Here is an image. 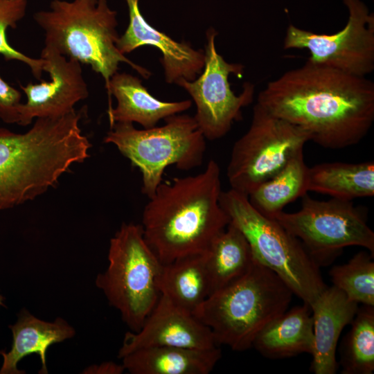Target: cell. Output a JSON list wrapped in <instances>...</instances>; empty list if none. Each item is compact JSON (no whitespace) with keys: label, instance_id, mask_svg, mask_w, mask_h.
I'll return each mask as SVG.
<instances>
[{"label":"cell","instance_id":"6da1fadb","mask_svg":"<svg viewBox=\"0 0 374 374\" xmlns=\"http://www.w3.org/2000/svg\"><path fill=\"white\" fill-rule=\"evenodd\" d=\"M256 103L327 149L359 143L374 122L373 81L308 60L269 82Z\"/></svg>","mask_w":374,"mask_h":374},{"label":"cell","instance_id":"7a4b0ae2","mask_svg":"<svg viewBox=\"0 0 374 374\" xmlns=\"http://www.w3.org/2000/svg\"><path fill=\"white\" fill-rule=\"evenodd\" d=\"M220 176L211 159L200 173L162 181L148 198L141 225L162 264L206 251L229 224L220 204Z\"/></svg>","mask_w":374,"mask_h":374},{"label":"cell","instance_id":"3957f363","mask_svg":"<svg viewBox=\"0 0 374 374\" xmlns=\"http://www.w3.org/2000/svg\"><path fill=\"white\" fill-rule=\"evenodd\" d=\"M82 111L36 118L24 134L0 128V210L34 199L58 181L75 163L89 157L82 133Z\"/></svg>","mask_w":374,"mask_h":374},{"label":"cell","instance_id":"277c9868","mask_svg":"<svg viewBox=\"0 0 374 374\" xmlns=\"http://www.w3.org/2000/svg\"><path fill=\"white\" fill-rule=\"evenodd\" d=\"M33 18L44 32V46L90 66L103 78L106 89L121 62L145 78L151 75L117 48V12L107 0H53L48 10L36 12Z\"/></svg>","mask_w":374,"mask_h":374},{"label":"cell","instance_id":"5b68a950","mask_svg":"<svg viewBox=\"0 0 374 374\" xmlns=\"http://www.w3.org/2000/svg\"><path fill=\"white\" fill-rule=\"evenodd\" d=\"M293 292L273 271L255 261L242 277L211 294L193 314L217 345L244 351L258 333L285 312Z\"/></svg>","mask_w":374,"mask_h":374},{"label":"cell","instance_id":"8992f818","mask_svg":"<svg viewBox=\"0 0 374 374\" xmlns=\"http://www.w3.org/2000/svg\"><path fill=\"white\" fill-rule=\"evenodd\" d=\"M220 204L229 222L245 237L255 261L276 274L310 305L327 285L302 242L276 220L258 212L244 194L222 190Z\"/></svg>","mask_w":374,"mask_h":374},{"label":"cell","instance_id":"52a82bcc","mask_svg":"<svg viewBox=\"0 0 374 374\" xmlns=\"http://www.w3.org/2000/svg\"><path fill=\"white\" fill-rule=\"evenodd\" d=\"M108 266L96 285L132 332L139 331L160 295L163 267L145 241L141 224H123L111 238Z\"/></svg>","mask_w":374,"mask_h":374},{"label":"cell","instance_id":"ba28073f","mask_svg":"<svg viewBox=\"0 0 374 374\" xmlns=\"http://www.w3.org/2000/svg\"><path fill=\"white\" fill-rule=\"evenodd\" d=\"M165 124L136 129L131 123H116L104 139L114 145L142 176L141 192L151 197L163 181L165 169L175 166L188 171L202 165L206 139L193 116L177 114Z\"/></svg>","mask_w":374,"mask_h":374},{"label":"cell","instance_id":"9c48e42d","mask_svg":"<svg viewBox=\"0 0 374 374\" xmlns=\"http://www.w3.org/2000/svg\"><path fill=\"white\" fill-rule=\"evenodd\" d=\"M274 219L302 242L319 267L331 264L346 247H362L374 254V232L353 201H319L307 193L299 211H283Z\"/></svg>","mask_w":374,"mask_h":374},{"label":"cell","instance_id":"30bf717a","mask_svg":"<svg viewBox=\"0 0 374 374\" xmlns=\"http://www.w3.org/2000/svg\"><path fill=\"white\" fill-rule=\"evenodd\" d=\"M309 141L303 130L274 116L256 103L248 130L232 148L226 168L231 188L249 196Z\"/></svg>","mask_w":374,"mask_h":374},{"label":"cell","instance_id":"8fae6325","mask_svg":"<svg viewBox=\"0 0 374 374\" xmlns=\"http://www.w3.org/2000/svg\"><path fill=\"white\" fill-rule=\"evenodd\" d=\"M217 34L212 27L206 30L204 66L199 76L192 81L181 79L176 83L191 96L196 106L193 117L205 139L211 141L224 136L233 123L242 118V109L253 102L255 93V85L249 82L244 83L238 95L231 90L230 74L241 77L244 66L226 62L217 53Z\"/></svg>","mask_w":374,"mask_h":374},{"label":"cell","instance_id":"7c38bea8","mask_svg":"<svg viewBox=\"0 0 374 374\" xmlns=\"http://www.w3.org/2000/svg\"><path fill=\"white\" fill-rule=\"evenodd\" d=\"M342 1L348 18L341 30L320 34L290 24L283 48L307 49L312 62L366 77L374 71V15L361 0Z\"/></svg>","mask_w":374,"mask_h":374},{"label":"cell","instance_id":"4fadbf2b","mask_svg":"<svg viewBox=\"0 0 374 374\" xmlns=\"http://www.w3.org/2000/svg\"><path fill=\"white\" fill-rule=\"evenodd\" d=\"M40 57L45 60L44 71L49 73L50 80L20 85L27 98L19 107L18 125L21 126L30 124L34 118L63 116L89 96L79 62L47 46L42 49Z\"/></svg>","mask_w":374,"mask_h":374},{"label":"cell","instance_id":"5bb4252c","mask_svg":"<svg viewBox=\"0 0 374 374\" xmlns=\"http://www.w3.org/2000/svg\"><path fill=\"white\" fill-rule=\"evenodd\" d=\"M158 346L208 349L218 346L211 330L193 313L161 294L137 332L125 334L118 357L134 350Z\"/></svg>","mask_w":374,"mask_h":374},{"label":"cell","instance_id":"9a60e30c","mask_svg":"<svg viewBox=\"0 0 374 374\" xmlns=\"http://www.w3.org/2000/svg\"><path fill=\"white\" fill-rule=\"evenodd\" d=\"M125 1L129 24L116 42L118 51L125 55L143 46L156 47L162 53L160 62L166 82L176 84L181 79H196L204 66V51L193 48L188 42H177L152 27L141 12L140 0Z\"/></svg>","mask_w":374,"mask_h":374},{"label":"cell","instance_id":"2e32d148","mask_svg":"<svg viewBox=\"0 0 374 374\" xmlns=\"http://www.w3.org/2000/svg\"><path fill=\"white\" fill-rule=\"evenodd\" d=\"M359 304L349 300L335 286L326 287L310 305L313 327L311 371L335 374L337 343L343 329L350 324Z\"/></svg>","mask_w":374,"mask_h":374},{"label":"cell","instance_id":"e0dca14e","mask_svg":"<svg viewBox=\"0 0 374 374\" xmlns=\"http://www.w3.org/2000/svg\"><path fill=\"white\" fill-rule=\"evenodd\" d=\"M109 98L117 101L107 109L110 127L116 123H137L143 128L157 126L158 122L188 109L192 101L166 102L152 96L138 77L127 73H114L107 89Z\"/></svg>","mask_w":374,"mask_h":374},{"label":"cell","instance_id":"ac0fdd59","mask_svg":"<svg viewBox=\"0 0 374 374\" xmlns=\"http://www.w3.org/2000/svg\"><path fill=\"white\" fill-rule=\"evenodd\" d=\"M12 333V344L10 351H0L3 358L0 374H22L25 371L17 368V364L27 355L35 353L39 356L42 367L40 374H47L46 355L52 344L72 338L75 329L64 319L56 318L48 322L35 317L28 310L20 312L17 322L10 326Z\"/></svg>","mask_w":374,"mask_h":374},{"label":"cell","instance_id":"d6986e66","mask_svg":"<svg viewBox=\"0 0 374 374\" xmlns=\"http://www.w3.org/2000/svg\"><path fill=\"white\" fill-rule=\"evenodd\" d=\"M221 356L218 346L208 349L158 346L134 350L121 359L132 374H208Z\"/></svg>","mask_w":374,"mask_h":374},{"label":"cell","instance_id":"ffe728a7","mask_svg":"<svg viewBox=\"0 0 374 374\" xmlns=\"http://www.w3.org/2000/svg\"><path fill=\"white\" fill-rule=\"evenodd\" d=\"M313 341L311 309L303 303L267 324L255 337L252 347L265 357L278 359L311 354Z\"/></svg>","mask_w":374,"mask_h":374},{"label":"cell","instance_id":"44dd1931","mask_svg":"<svg viewBox=\"0 0 374 374\" xmlns=\"http://www.w3.org/2000/svg\"><path fill=\"white\" fill-rule=\"evenodd\" d=\"M206 251L163 264L159 282L161 294L191 313L211 294Z\"/></svg>","mask_w":374,"mask_h":374},{"label":"cell","instance_id":"7402d4cb","mask_svg":"<svg viewBox=\"0 0 374 374\" xmlns=\"http://www.w3.org/2000/svg\"><path fill=\"white\" fill-rule=\"evenodd\" d=\"M308 191L353 201L374 195V162L322 163L309 168Z\"/></svg>","mask_w":374,"mask_h":374},{"label":"cell","instance_id":"603a6c76","mask_svg":"<svg viewBox=\"0 0 374 374\" xmlns=\"http://www.w3.org/2000/svg\"><path fill=\"white\" fill-rule=\"evenodd\" d=\"M255 260L241 231L229 222L206 251V267L211 294L244 275Z\"/></svg>","mask_w":374,"mask_h":374},{"label":"cell","instance_id":"cb8c5ba5","mask_svg":"<svg viewBox=\"0 0 374 374\" xmlns=\"http://www.w3.org/2000/svg\"><path fill=\"white\" fill-rule=\"evenodd\" d=\"M308 170L301 149L275 175L251 192L250 203L261 214L274 219L287 204L307 194Z\"/></svg>","mask_w":374,"mask_h":374},{"label":"cell","instance_id":"d4e9b609","mask_svg":"<svg viewBox=\"0 0 374 374\" xmlns=\"http://www.w3.org/2000/svg\"><path fill=\"white\" fill-rule=\"evenodd\" d=\"M351 328L341 344L343 374H372L374 371V306L358 308Z\"/></svg>","mask_w":374,"mask_h":374},{"label":"cell","instance_id":"484cf974","mask_svg":"<svg viewBox=\"0 0 374 374\" xmlns=\"http://www.w3.org/2000/svg\"><path fill=\"white\" fill-rule=\"evenodd\" d=\"M373 258V255L368 251H361L346 263L332 267L329 274L333 286L357 304L374 306Z\"/></svg>","mask_w":374,"mask_h":374},{"label":"cell","instance_id":"4316f807","mask_svg":"<svg viewBox=\"0 0 374 374\" xmlns=\"http://www.w3.org/2000/svg\"><path fill=\"white\" fill-rule=\"evenodd\" d=\"M27 0H0V55L6 60H17L26 64L34 77L41 80L44 71L45 60L33 58L17 51L10 45L6 38L8 28H15L26 15Z\"/></svg>","mask_w":374,"mask_h":374},{"label":"cell","instance_id":"83f0119b","mask_svg":"<svg viewBox=\"0 0 374 374\" xmlns=\"http://www.w3.org/2000/svg\"><path fill=\"white\" fill-rule=\"evenodd\" d=\"M21 99V92L7 83L0 75V118L3 122L18 125Z\"/></svg>","mask_w":374,"mask_h":374},{"label":"cell","instance_id":"f1b7e54d","mask_svg":"<svg viewBox=\"0 0 374 374\" xmlns=\"http://www.w3.org/2000/svg\"><path fill=\"white\" fill-rule=\"evenodd\" d=\"M125 371L124 366L113 362H105L98 365H91L85 368L82 373L87 374H121Z\"/></svg>","mask_w":374,"mask_h":374},{"label":"cell","instance_id":"f546056e","mask_svg":"<svg viewBox=\"0 0 374 374\" xmlns=\"http://www.w3.org/2000/svg\"><path fill=\"white\" fill-rule=\"evenodd\" d=\"M3 301L4 297L1 294H0V306H4Z\"/></svg>","mask_w":374,"mask_h":374}]
</instances>
